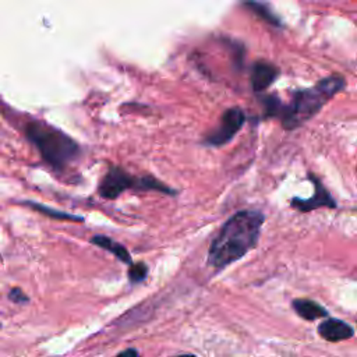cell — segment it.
Listing matches in <instances>:
<instances>
[{
    "mask_svg": "<svg viewBox=\"0 0 357 357\" xmlns=\"http://www.w3.org/2000/svg\"><path fill=\"white\" fill-rule=\"evenodd\" d=\"M264 219L262 212L251 209L238 211L230 216L211 243L208 264L223 269L243 258L257 245Z\"/></svg>",
    "mask_w": 357,
    "mask_h": 357,
    "instance_id": "cell-1",
    "label": "cell"
},
{
    "mask_svg": "<svg viewBox=\"0 0 357 357\" xmlns=\"http://www.w3.org/2000/svg\"><path fill=\"white\" fill-rule=\"evenodd\" d=\"M346 85L342 75L333 74L322 78L318 84L307 89H298L293 93L289 105H282L279 119L286 130H293L314 117L322 106L329 102Z\"/></svg>",
    "mask_w": 357,
    "mask_h": 357,
    "instance_id": "cell-2",
    "label": "cell"
},
{
    "mask_svg": "<svg viewBox=\"0 0 357 357\" xmlns=\"http://www.w3.org/2000/svg\"><path fill=\"white\" fill-rule=\"evenodd\" d=\"M25 137L35 145L43 160L54 169L66 167L81 153L77 141L46 121H29L25 126Z\"/></svg>",
    "mask_w": 357,
    "mask_h": 357,
    "instance_id": "cell-3",
    "label": "cell"
},
{
    "mask_svg": "<svg viewBox=\"0 0 357 357\" xmlns=\"http://www.w3.org/2000/svg\"><path fill=\"white\" fill-rule=\"evenodd\" d=\"M135 188V190H151V191H159L163 194L173 195L176 191L172 190L165 183L156 180L152 176H144L137 177L128 172H126L120 166H110L107 172L103 174V177L99 181L98 192L102 198L106 199H114L120 194H123L126 190Z\"/></svg>",
    "mask_w": 357,
    "mask_h": 357,
    "instance_id": "cell-4",
    "label": "cell"
},
{
    "mask_svg": "<svg viewBox=\"0 0 357 357\" xmlns=\"http://www.w3.org/2000/svg\"><path fill=\"white\" fill-rule=\"evenodd\" d=\"M245 113L240 107L227 109L220 117L219 126H216L208 135L205 137V142L211 146H220L227 144L236 132L244 126Z\"/></svg>",
    "mask_w": 357,
    "mask_h": 357,
    "instance_id": "cell-5",
    "label": "cell"
},
{
    "mask_svg": "<svg viewBox=\"0 0 357 357\" xmlns=\"http://www.w3.org/2000/svg\"><path fill=\"white\" fill-rule=\"evenodd\" d=\"M310 177H311V181L314 183V194L307 199L293 198L290 205L300 212H311V211L322 208V206L336 208L335 199L332 198L329 191L324 187V184L317 177H314V176H310Z\"/></svg>",
    "mask_w": 357,
    "mask_h": 357,
    "instance_id": "cell-6",
    "label": "cell"
},
{
    "mask_svg": "<svg viewBox=\"0 0 357 357\" xmlns=\"http://www.w3.org/2000/svg\"><path fill=\"white\" fill-rule=\"evenodd\" d=\"M279 70L276 66L265 61L258 60L252 64L251 68V86L255 92L265 91L272 82L278 78Z\"/></svg>",
    "mask_w": 357,
    "mask_h": 357,
    "instance_id": "cell-7",
    "label": "cell"
},
{
    "mask_svg": "<svg viewBox=\"0 0 357 357\" xmlns=\"http://www.w3.org/2000/svg\"><path fill=\"white\" fill-rule=\"evenodd\" d=\"M318 333L321 337L329 342H339V340H346L353 336V329L349 324L344 321L336 319V318H328L322 321L318 326Z\"/></svg>",
    "mask_w": 357,
    "mask_h": 357,
    "instance_id": "cell-8",
    "label": "cell"
},
{
    "mask_svg": "<svg viewBox=\"0 0 357 357\" xmlns=\"http://www.w3.org/2000/svg\"><path fill=\"white\" fill-rule=\"evenodd\" d=\"M91 243H93L95 245H98V247H100V248H103V250L112 252V254H113L116 258H119L121 262L130 264V265L132 264L131 255H130L128 250H127L123 244L117 243L116 240H113V238H110V237H107V236H105V234H95V236L91 238Z\"/></svg>",
    "mask_w": 357,
    "mask_h": 357,
    "instance_id": "cell-9",
    "label": "cell"
},
{
    "mask_svg": "<svg viewBox=\"0 0 357 357\" xmlns=\"http://www.w3.org/2000/svg\"><path fill=\"white\" fill-rule=\"evenodd\" d=\"M291 305H293V310L307 321H314L317 318H324L328 315V311L321 304L308 298L293 300Z\"/></svg>",
    "mask_w": 357,
    "mask_h": 357,
    "instance_id": "cell-10",
    "label": "cell"
},
{
    "mask_svg": "<svg viewBox=\"0 0 357 357\" xmlns=\"http://www.w3.org/2000/svg\"><path fill=\"white\" fill-rule=\"evenodd\" d=\"M24 205L38 211L39 213H43L52 219H59V220H74V222H82L84 218L82 216H78V215H73V213H68V212H64V211H60V209H54V208H50L47 205H43V204H39V202H33V201H24Z\"/></svg>",
    "mask_w": 357,
    "mask_h": 357,
    "instance_id": "cell-11",
    "label": "cell"
},
{
    "mask_svg": "<svg viewBox=\"0 0 357 357\" xmlns=\"http://www.w3.org/2000/svg\"><path fill=\"white\" fill-rule=\"evenodd\" d=\"M244 6H247L252 13H255L258 17H261L265 21H268L269 24L280 26V20L273 14V11H271V8L268 6L261 4V3H254V1L245 3Z\"/></svg>",
    "mask_w": 357,
    "mask_h": 357,
    "instance_id": "cell-12",
    "label": "cell"
},
{
    "mask_svg": "<svg viewBox=\"0 0 357 357\" xmlns=\"http://www.w3.org/2000/svg\"><path fill=\"white\" fill-rule=\"evenodd\" d=\"M148 275V266L144 262H137L131 264L128 269V279L131 283H138L142 282Z\"/></svg>",
    "mask_w": 357,
    "mask_h": 357,
    "instance_id": "cell-13",
    "label": "cell"
},
{
    "mask_svg": "<svg viewBox=\"0 0 357 357\" xmlns=\"http://www.w3.org/2000/svg\"><path fill=\"white\" fill-rule=\"evenodd\" d=\"M8 297L14 301V303H26L28 301V297L24 294V291L21 290V289H18V287H15V289H13L11 291H10V294H8Z\"/></svg>",
    "mask_w": 357,
    "mask_h": 357,
    "instance_id": "cell-14",
    "label": "cell"
},
{
    "mask_svg": "<svg viewBox=\"0 0 357 357\" xmlns=\"http://www.w3.org/2000/svg\"><path fill=\"white\" fill-rule=\"evenodd\" d=\"M116 357H139V354L135 349H126L124 351L119 353Z\"/></svg>",
    "mask_w": 357,
    "mask_h": 357,
    "instance_id": "cell-15",
    "label": "cell"
},
{
    "mask_svg": "<svg viewBox=\"0 0 357 357\" xmlns=\"http://www.w3.org/2000/svg\"><path fill=\"white\" fill-rule=\"evenodd\" d=\"M178 357H195V356H192V354H181Z\"/></svg>",
    "mask_w": 357,
    "mask_h": 357,
    "instance_id": "cell-16",
    "label": "cell"
}]
</instances>
